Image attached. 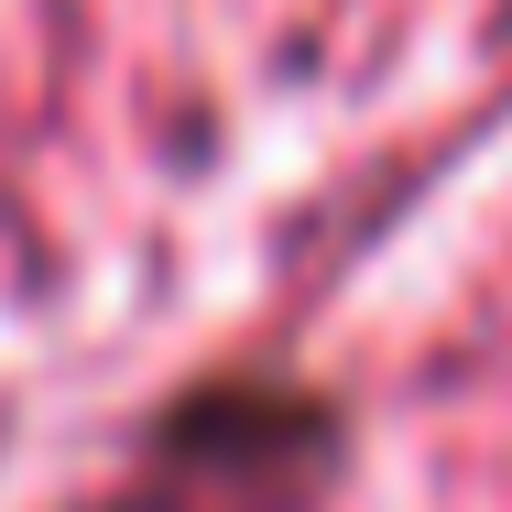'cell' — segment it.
<instances>
[{
	"mask_svg": "<svg viewBox=\"0 0 512 512\" xmlns=\"http://www.w3.org/2000/svg\"><path fill=\"white\" fill-rule=\"evenodd\" d=\"M327 414L284 382H197L142 425L120 480L77 512H316L327 491Z\"/></svg>",
	"mask_w": 512,
	"mask_h": 512,
	"instance_id": "1",
	"label": "cell"
}]
</instances>
